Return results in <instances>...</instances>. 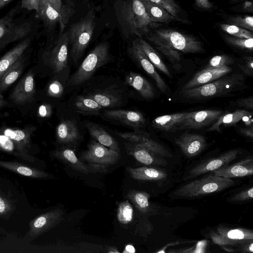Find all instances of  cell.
<instances>
[{
	"instance_id": "obj_10",
	"label": "cell",
	"mask_w": 253,
	"mask_h": 253,
	"mask_svg": "<svg viewBox=\"0 0 253 253\" xmlns=\"http://www.w3.org/2000/svg\"><path fill=\"white\" fill-rule=\"evenodd\" d=\"M36 11V17L42 20L45 26L49 29L53 28L56 23L59 22L61 33L73 10L71 7L65 6L63 11L59 12L48 1L43 0L39 3Z\"/></svg>"
},
{
	"instance_id": "obj_51",
	"label": "cell",
	"mask_w": 253,
	"mask_h": 253,
	"mask_svg": "<svg viewBox=\"0 0 253 253\" xmlns=\"http://www.w3.org/2000/svg\"><path fill=\"white\" fill-rule=\"evenodd\" d=\"M253 198V188L241 191L233 196L231 200L234 202H241L252 199Z\"/></svg>"
},
{
	"instance_id": "obj_14",
	"label": "cell",
	"mask_w": 253,
	"mask_h": 253,
	"mask_svg": "<svg viewBox=\"0 0 253 253\" xmlns=\"http://www.w3.org/2000/svg\"><path fill=\"white\" fill-rule=\"evenodd\" d=\"M223 113L220 110H206L188 112L186 118L178 127L181 129H198L215 122Z\"/></svg>"
},
{
	"instance_id": "obj_22",
	"label": "cell",
	"mask_w": 253,
	"mask_h": 253,
	"mask_svg": "<svg viewBox=\"0 0 253 253\" xmlns=\"http://www.w3.org/2000/svg\"><path fill=\"white\" fill-rule=\"evenodd\" d=\"M232 68L229 66L219 68L204 69L196 73L182 88V90L202 85L211 83L230 73Z\"/></svg>"
},
{
	"instance_id": "obj_7",
	"label": "cell",
	"mask_w": 253,
	"mask_h": 253,
	"mask_svg": "<svg viewBox=\"0 0 253 253\" xmlns=\"http://www.w3.org/2000/svg\"><path fill=\"white\" fill-rule=\"evenodd\" d=\"M212 242L219 246L246 244L253 241L252 230L244 228H229L219 225L216 231L210 234Z\"/></svg>"
},
{
	"instance_id": "obj_42",
	"label": "cell",
	"mask_w": 253,
	"mask_h": 253,
	"mask_svg": "<svg viewBox=\"0 0 253 253\" xmlns=\"http://www.w3.org/2000/svg\"><path fill=\"white\" fill-rule=\"evenodd\" d=\"M17 6L11 9L0 19V44L8 33L14 22V17L17 11Z\"/></svg>"
},
{
	"instance_id": "obj_16",
	"label": "cell",
	"mask_w": 253,
	"mask_h": 253,
	"mask_svg": "<svg viewBox=\"0 0 253 253\" xmlns=\"http://www.w3.org/2000/svg\"><path fill=\"white\" fill-rule=\"evenodd\" d=\"M123 138L145 148L161 156L171 157V154L162 145L152 139L147 134L136 131L134 132H116Z\"/></svg>"
},
{
	"instance_id": "obj_46",
	"label": "cell",
	"mask_w": 253,
	"mask_h": 253,
	"mask_svg": "<svg viewBox=\"0 0 253 253\" xmlns=\"http://www.w3.org/2000/svg\"><path fill=\"white\" fill-rule=\"evenodd\" d=\"M43 0L48 1L51 5L59 12H62L65 7L63 5L61 0H22L21 7L29 10H36L39 3Z\"/></svg>"
},
{
	"instance_id": "obj_12",
	"label": "cell",
	"mask_w": 253,
	"mask_h": 253,
	"mask_svg": "<svg viewBox=\"0 0 253 253\" xmlns=\"http://www.w3.org/2000/svg\"><path fill=\"white\" fill-rule=\"evenodd\" d=\"M129 56L138 64L155 81L157 87L163 93L167 89V86L141 48L137 39L133 41L128 48Z\"/></svg>"
},
{
	"instance_id": "obj_9",
	"label": "cell",
	"mask_w": 253,
	"mask_h": 253,
	"mask_svg": "<svg viewBox=\"0 0 253 253\" xmlns=\"http://www.w3.org/2000/svg\"><path fill=\"white\" fill-rule=\"evenodd\" d=\"M80 158L89 164L109 166L118 162L121 158V154L92 140Z\"/></svg>"
},
{
	"instance_id": "obj_58",
	"label": "cell",
	"mask_w": 253,
	"mask_h": 253,
	"mask_svg": "<svg viewBox=\"0 0 253 253\" xmlns=\"http://www.w3.org/2000/svg\"><path fill=\"white\" fill-rule=\"evenodd\" d=\"M135 250L133 246L131 245H128L126 246L125 250L123 251V253H135Z\"/></svg>"
},
{
	"instance_id": "obj_13",
	"label": "cell",
	"mask_w": 253,
	"mask_h": 253,
	"mask_svg": "<svg viewBox=\"0 0 253 253\" xmlns=\"http://www.w3.org/2000/svg\"><path fill=\"white\" fill-rule=\"evenodd\" d=\"M239 153V150L232 149L224 153L218 157L208 159L192 169L184 180L191 179L227 165L235 160Z\"/></svg>"
},
{
	"instance_id": "obj_2",
	"label": "cell",
	"mask_w": 253,
	"mask_h": 253,
	"mask_svg": "<svg viewBox=\"0 0 253 253\" xmlns=\"http://www.w3.org/2000/svg\"><path fill=\"white\" fill-rule=\"evenodd\" d=\"M234 184L231 178L211 173L179 187L173 191L172 195L177 198H195L223 191Z\"/></svg>"
},
{
	"instance_id": "obj_40",
	"label": "cell",
	"mask_w": 253,
	"mask_h": 253,
	"mask_svg": "<svg viewBox=\"0 0 253 253\" xmlns=\"http://www.w3.org/2000/svg\"><path fill=\"white\" fill-rule=\"evenodd\" d=\"M86 96L94 100L103 108L113 107L120 102L118 96L105 91L89 93Z\"/></svg>"
},
{
	"instance_id": "obj_34",
	"label": "cell",
	"mask_w": 253,
	"mask_h": 253,
	"mask_svg": "<svg viewBox=\"0 0 253 253\" xmlns=\"http://www.w3.org/2000/svg\"><path fill=\"white\" fill-rule=\"evenodd\" d=\"M137 40L146 56L155 67L170 78L171 74L169 71L157 51L142 38H139Z\"/></svg>"
},
{
	"instance_id": "obj_52",
	"label": "cell",
	"mask_w": 253,
	"mask_h": 253,
	"mask_svg": "<svg viewBox=\"0 0 253 253\" xmlns=\"http://www.w3.org/2000/svg\"><path fill=\"white\" fill-rule=\"evenodd\" d=\"M11 205L9 202L0 195V214L3 215L11 210Z\"/></svg>"
},
{
	"instance_id": "obj_26",
	"label": "cell",
	"mask_w": 253,
	"mask_h": 253,
	"mask_svg": "<svg viewBox=\"0 0 253 253\" xmlns=\"http://www.w3.org/2000/svg\"><path fill=\"white\" fill-rule=\"evenodd\" d=\"M126 83L137 90L145 99H150L155 96V92L152 85L139 74L129 73L126 77Z\"/></svg>"
},
{
	"instance_id": "obj_53",
	"label": "cell",
	"mask_w": 253,
	"mask_h": 253,
	"mask_svg": "<svg viewBox=\"0 0 253 253\" xmlns=\"http://www.w3.org/2000/svg\"><path fill=\"white\" fill-rule=\"evenodd\" d=\"M238 105L248 109H253V97L249 96L247 98L240 99L237 101Z\"/></svg>"
},
{
	"instance_id": "obj_23",
	"label": "cell",
	"mask_w": 253,
	"mask_h": 253,
	"mask_svg": "<svg viewBox=\"0 0 253 253\" xmlns=\"http://www.w3.org/2000/svg\"><path fill=\"white\" fill-rule=\"evenodd\" d=\"M56 135L58 142L74 144L81 139L78 126L72 120L62 121L57 126Z\"/></svg>"
},
{
	"instance_id": "obj_21",
	"label": "cell",
	"mask_w": 253,
	"mask_h": 253,
	"mask_svg": "<svg viewBox=\"0 0 253 253\" xmlns=\"http://www.w3.org/2000/svg\"><path fill=\"white\" fill-rule=\"evenodd\" d=\"M104 115L108 119L119 121L137 129L143 127L146 122L143 115L138 111L121 109L106 110L104 112Z\"/></svg>"
},
{
	"instance_id": "obj_17",
	"label": "cell",
	"mask_w": 253,
	"mask_h": 253,
	"mask_svg": "<svg viewBox=\"0 0 253 253\" xmlns=\"http://www.w3.org/2000/svg\"><path fill=\"white\" fill-rule=\"evenodd\" d=\"M175 143L187 158L198 155L207 145L205 137L197 133H184L175 139Z\"/></svg>"
},
{
	"instance_id": "obj_60",
	"label": "cell",
	"mask_w": 253,
	"mask_h": 253,
	"mask_svg": "<svg viewBox=\"0 0 253 253\" xmlns=\"http://www.w3.org/2000/svg\"><path fill=\"white\" fill-rule=\"evenodd\" d=\"M108 253H119L120 252L118 250L117 248L115 247L111 246L109 247L107 251Z\"/></svg>"
},
{
	"instance_id": "obj_38",
	"label": "cell",
	"mask_w": 253,
	"mask_h": 253,
	"mask_svg": "<svg viewBox=\"0 0 253 253\" xmlns=\"http://www.w3.org/2000/svg\"><path fill=\"white\" fill-rule=\"evenodd\" d=\"M127 198L133 204L135 208L142 213L147 212L149 210L150 195L149 193L140 190H130L126 195Z\"/></svg>"
},
{
	"instance_id": "obj_33",
	"label": "cell",
	"mask_w": 253,
	"mask_h": 253,
	"mask_svg": "<svg viewBox=\"0 0 253 253\" xmlns=\"http://www.w3.org/2000/svg\"><path fill=\"white\" fill-rule=\"evenodd\" d=\"M25 59L23 54L0 79V92L6 90L21 74Z\"/></svg>"
},
{
	"instance_id": "obj_11",
	"label": "cell",
	"mask_w": 253,
	"mask_h": 253,
	"mask_svg": "<svg viewBox=\"0 0 253 253\" xmlns=\"http://www.w3.org/2000/svg\"><path fill=\"white\" fill-rule=\"evenodd\" d=\"M53 155L74 170L84 174L105 172L107 171V168L108 167L94 164L84 163L77 157L74 151L69 148H63L56 150L53 152Z\"/></svg>"
},
{
	"instance_id": "obj_29",
	"label": "cell",
	"mask_w": 253,
	"mask_h": 253,
	"mask_svg": "<svg viewBox=\"0 0 253 253\" xmlns=\"http://www.w3.org/2000/svg\"><path fill=\"white\" fill-rule=\"evenodd\" d=\"M126 170L131 178L139 180H160L168 176L167 172L162 169L147 167H127Z\"/></svg>"
},
{
	"instance_id": "obj_27",
	"label": "cell",
	"mask_w": 253,
	"mask_h": 253,
	"mask_svg": "<svg viewBox=\"0 0 253 253\" xmlns=\"http://www.w3.org/2000/svg\"><path fill=\"white\" fill-rule=\"evenodd\" d=\"M30 43V40L26 39L0 58V79L23 54Z\"/></svg>"
},
{
	"instance_id": "obj_31",
	"label": "cell",
	"mask_w": 253,
	"mask_h": 253,
	"mask_svg": "<svg viewBox=\"0 0 253 253\" xmlns=\"http://www.w3.org/2000/svg\"><path fill=\"white\" fill-rule=\"evenodd\" d=\"M252 115V113L245 110L238 109L233 112L223 113L212 125L207 129L208 131L221 132L220 126H231L241 121L246 116Z\"/></svg>"
},
{
	"instance_id": "obj_44",
	"label": "cell",
	"mask_w": 253,
	"mask_h": 253,
	"mask_svg": "<svg viewBox=\"0 0 253 253\" xmlns=\"http://www.w3.org/2000/svg\"><path fill=\"white\" fill-rule=\"evenodd\" d=\"M234 59L226 54L216 55L212 57L205 69L219 68L229 66L234 63Z\"/></svg>"
},
{
	"instance_id": "obj_30",
	"label": "cell",
	"mask_w": 253,
	"mask_h": 253,
	"mask_svg": "<svg viewBox=\"0 0 253 253\" xmlns=\"http://www.w3.org/2000/svg\"><path fill=\"white\" fill-rule=\"evenodd\" d=\"M0 167L28 177L46 178L49 176L48 173L44 171L14 162L0 160Z\"/></svg>"
},
{
	"instance_id": "obj_35",
	"label": "cell",
	"mask_w": 253,
	"mask_h": 253,
	"mask_svg": "<svg viewBox=\"0 0 253 253\" xmlns=\"http://www.w3.org/2000/svg\"><path fill=\"white\" fill-rule=\"evenodd\" d=\"M74 106L77 112L85 115H97L103 107L87 96H78Z\"/></svg>"
},
{
	"instance_id": "obj_28",
	"label": "cell",
	"mask_w": 253,
	"mask_h": 253,
	"mask_svg": "<svg viewBox=\"0 0 253 253\" xmlns=\"http://www.w3.org/2000/svg\"><path fill=\"white\" fill-rule=\"evenodd\" d=\"M150 19L153 22L168 23L175 21H183L180 18L175 17L160 5L149 0H140Z\"/></svg>"
},
{
	"instance_id": "obj_54",
	"label": "cell",
	"mask_w": 253,
	"mask_h": 253,
	"mask_svg": "<svg viewBox=\"0 0 253 253\" xmlns=\"http://www.w3.org/2000/svg\"><path fill=\"white\" fill-rule=\"evenodd\" d=\"M195 4L199 8L210 10L213 7V4L209 0H194Z\"/></svg>"
},
{
	"instance_id": "obj_24",
	"label": "cell",
	"mask_w": 253,
	"mask_h": 253,
	"mask_svg": "<svg viewBox=\"0 0 253 253\" xmlns=\"http://www.w3.org/2000/svg\"><path fill=\"white\" fill-rule=\"evenodd\" d=\"M188 112H181L159 116L152 121L153 126L165 131L178 130V127L186 118Z\"/></svg>"
},
{
	"instance_id": "obj_45",
	"label": "cell",
	"mask_w": 253,
	"mask_h": 253,
	"mask_svg": "<svg viewBox=\"0 0 253 253\" xmlns=\"http://www.w3.org/2000/svg\"><path fill=\"white\" fill-rule=\"evenodd\" d=\"M227 43L234 47L252 52L253 50V38L244 39L232 37H225Z\"/></svg>"
},
{
	"instance_id": "obj_56",
	"label": "cell",
	"mask_w": 253,
	"mask_h": 253,
	"mask_svg": "<svg viewBox=\"0 0 253 253\" xmlns=\"http://www.w3.org/2000/svg\"><path fill=\"white\" fill-rule=\"evenodd\" d=\"M240 132L243 135L253 138V126L248 127L241 128L239 129Z\"/></svg>"
},
{
	"instance_id": "obj_3",
	"label": "cell",
	"mask_w": 253,
	"mask_h": 253,
	"mask_svg": "<svg viewBox=\"0 0 253 253\" xmlns=\"http://www.w3.org/2000/svg\"><path fill=\"white\" fill-rule=\"evenodd\" d=\"M244 81L243 75L236 73L202 85L182 90L181 93L185 98L192 99L218 97L233 91L243 85Z\"/></svg>"
},
{
	"instance_id": "obj_61",
	"label": "cell",
	"mask_w": 253,
	"mask_h": 253,
	"mask_svg": "<svg viewBox=\"0 0 253 253\" xmlns=\"http://www.w3.org/2000/svg\"><path fill=\"white\" fill-rule=\"evenodd\" d=\"M5 101L3 99L2 96H0V108L4 105Z\"/></svg>"
},
{
	"instance_id": "obj_48",
	"label": "cell",
	"mask_w": 253,
	"mask_h": 253,
	"mask_svg": "<svg viewBox=\"0 0 253 253\" xmlns=\"http://www.w3.org/2000/svg\"><path fill=\"white\" fill-rule=\"evenodd\" d=\"M165 9L173 16L180 18L178 14L180 7L174 0H149Z\"/></svg>"
},
{
	"instance_id": "obj_50",
	"label": "cell",
	"mask_w": 253,
	"mask_h": 253,
	"mask_svg": "<svg viewBox=\"0 0 253 253\" xmlns=\"http://www.w3.org/2000/svg\"><path fill=\"white\" fill-rule=\"evenodd\" d=\"M64 88L58 81H54L49 85L48 93L51 96L60 97L63 94Z\"/></svg>"
},
{
	"instance_id": "obj_15",
	"label": "cell",
	"mask_w": 253,
	"mask_h": 253,
	"mask_svg": "<svg viewBox=\"0 0 253 253\" xmlns=\"http://www.w3.org/2000/svg\"><path fill=\"white\" fill-rule=\"evenodd\" d=\"M63 211L58 209L42 214L32 220L28 232L30 237H37L58 224L63 219Z\"/></svg>"
},
{
	"instance_id": "obj_18",
	"label": "cell",
	"mask_w": 253,
	"mask_h": 253,
	"mask_svg": "<svg viewBox=\"0 0 253 253\" xmlns=\"http://www.w3.org/2000/svg\"><path fill=\"white\" fill-rule=\"evenodd\" d=\"M35 94L34 74L29 71L19 81L10 96L11 100L17 104H24L33 101Z\"/></svg>"
},
{
	"instance_id": "obj_47",
	"label": "cell",
	"mask_w": 253,
	"mask_h": 253,
	"mask_svg": "<svg viewBox=\"0 0 253 253\" xmlns=\"http://www.w3.org/2000/svg\"><path fill=\"white\" fill-rule=\"evenodd\" d=\"M229 24L234 25L246 30L253 31V17L252 16H236L230 17L227 20Z\"/></svg>"
},
{
	"instance_id": "obj_37",
	"label": "cell",
	"mask_w": 253,
	"mask_h": 253,
	"mask_svg": "<svg viewBox=\"0 0 253 253\" xmlns=\"http://www.w3.org/2000/svg\"><path fill=\"white\" fill-rule=\"evenodd\" d=\"M2 133L11 139L20 147L26 150V148L30 144V135L34 128L32 127L25 129H1Z\"/></svg>"
},
{
	"instance_id": "obj_25",
	"label": "cell",
	"mask_w": 253,
	"mask_h": 253,
	"mask_svg": "<svg viewBox=\"0 0 253 253\" xmlns=\"http://www.w3.org/2000/svg\"><path fill=\"white\" fill-rule=\"evenodd\" d=\"M85 126L88 133L95 141L120 153L121 150L118 142L104 128L92 122H87Z\"/></svg>"
},
{
	"instance_id": "obj_57",
	"label": "cell",
	"mask_w": 253,
	"mask_h": 253,
	"mask_svg": "<svg viewBox=\"0 0 253 253\" xmlns=\"http://www.w3.org/2000/svg\"><path fill=\"white\" fill-rule=\"evenodd\" d=\"M243 8L245 11L253 12V2L252 1H246L243 4Z\"/></svg>"
},
{
	"instance_id": "obj_55",
	"label": "cell",
	"mask_w": 253,
	"mask_h": 253,
	"mask_svg": "<svg viewBox=\"0 0 253 253\" xmlns=\"http://www.w3.org/2000/svg\"><path fill=\"white\" fill-rule=\"evenodd\" d=\"M39 113L42 117H48L51 113V108L48 105H42L39 107Z\"/></svg>"
},
{
	"instance_id": "obj_20",
	"label": "cell",
	"mask_w": 253,
	"mask_h": 253,
	"mask_svg": "<svg viewBox=\"0 0 253 253\" xmlns=\"http://www.w3.org/2000/svg\"><path fill=\"white\" fill-rule=\"evenodd\" d=\"M211 173L228 178L252 175L253 174V159L248 158L231 165H226L211 171Z\"/></svg>"
},
{
	"instance_id": "obj_43",
	"label": "cell",
	"mask_w": 253,
	"mask_h": 253,
	"mask_svg": "<svg viewBox=\"0 0 253 253\" xmlns=\"http://www.w3.org/2000/svg\"><path fill=\"white\" fill-rule=\"evenodd\" d=\"M220 27L223 31L234 37L244 39L253 38V34L251 31L237 26L229 24H221Z\"/></svg>"
},
{
	"instance_id": "obj_49",
	"label": "cell",
	"mask_w": 253,
	"mask_h": 253,
	"mask_svg": "<svg viewBox=\"0 0 253 253\" xmlns=\"http://www.w3.org/2000/svg\"><path fill=\"white\" fill-rule=\"evenodd\" d=\"M243 73L248 76H253V58L251 56H245L243 63L238 65Z\"/></svg>"
},
{
	"instance_id": "obj_19",
	"label": "cell",
	"mask_w": 253,
	"mask_h": 253,
	"mask_svg": "<svg viewBox=\"0 0 253 253\" xmlns=\"http://www.w3.org/2000/svg\"><path fill=\"white\" fill-rule=\"evenodd\" d=\"M127 154L138 162L148 166H165L167 161L137 144L126 142L125 143Z\"/></svg>"
},
{
	"instance_id": "obj_4",
	"label": "cell",
	"mask_w": 253,
	"mask_h": 253,
	"mask_svg": "<svg viewBox=\"0 0 253 253\" xmlns=\"http://www.w3.org/2000/svg\"><path fill=\"white\" fill-rule=\"evenodd\" d=\"M146 38L157 40L174 50L184 53H198L204 51L203 43L197 38L171 29H154Z\"/></svg>"
},
{
	"instance_id": "obj_62",
	"label": "cell",
	"mask_w": 253,
	"mask_h": 253,
	"mask_svg": "<svg viewBox=\"0 0 253 253\" xmlns=\"http://www.w3.org/2000/svg\"><path fill=\"white\" fill-rule=\"evenodd\" d=\"M241 0H233V1H236V2H238V1H241Z\"/></svg>"
},
{
	"instance_id": "obj_32",
	"label": "cell",
	"mask_w": 253,
	"mask_h": 253,
	"mask_svg": "<svg viewBox=\"0 0 253 253\" xmlns=\"http://www.w3.org/2000/svg\"><path fill=\"white\" fill-rule=\"evenodd\" d=\"M32 24L28 21L18 24L13 22L6 36L0 44V49L28 35L32 29Z\"/></svg>"
},
{
	"instance_id": "obj_8",
	"label": "cell",
	"mask_w": 253,
	"mask_h": 253,
	"mask_svg": "<svg viewBox=\"0 0 253 253\" xmlns=\"http://www.w3.org/2000/svg\"><path fill=\"white\" fill-rule=\"evenodd\" d=\"M69 44L68 33L61 34L53 46L44 53V61L54 74H58L67 67Z\"/></svg>"
},
{
	"instance_id": "obj_63",
	"label": "cell",
	"mask_w": 253,
	"mask_h": 253,
	"mask_svg": "<svg viewBox=\"0 0 253 253\" xmlns=\"http://www.w3.org/2000/svg\"><path fill=\"white\" fill-rule=\"evenodd\" d=\"M2 150V149H1V147H0V150Z\"/></svg>"
},
{
	"instance_id": "obj_41",
	"label": "cell",
	"mask_w": 253,
	"mask_h": 253,
	"mask_svg": "<svg viewBox=\"0 0 253 253\" xmlns=\"http://www.w3.org/2000/svg\"><path fill=\"white\" fill-rule=\"evenodd\" d=\"M133 216V210L128 200L120 202L118 205L117 217L119 222L123 224L130 222Z\"/></svg>"
},
{
	"instance_id": "obj_36",
	"label": "cell",
	"mask_w": 253,
	"mask_h": 253,
	"mask_svg": "<svg viewBox=\"0 0 253 253\" xmlns=\"http://www.w3.org/2000/svg\"><path fill=\"white\" fill-rule=\"evenodd\" d=\"M0 147L2 150L17 157L30 162L34 161V157L27 153V150L19 146L2 133H0Z\"/></svg>"
},
{
	"instance_id": "obj_6",
	"label": "cell",
	"mask_w": 253,
	"mask_h": 253,
	"mask_svg": "<svg viewBox=\"0 0 253 253\" xmlns=\"http://www.w3.org/2000/svg\"><path fill=\"white\" fill-rule=\"evenodd\" d=\"M110 59L109 44L106 42L99 43L88 54L77 71L71 76L68 85L76 86L84 83Z\"/></svg>"
},
{
	"instance_id": "obj_1",
	"label": "cell",
	"mask_w": 253,
	"mask_h": 253,
	"mask_svg": "<svg viewBox=\"0 0 253 253\" xmlns=\"http://www.w3.org/2000/svg\"><path fill=\"white\" fill-rule=\"evenodd\" d=\"M117 20L126 37L135 35L139 38L159 26L150 19L140 0H116Z\"/></svg>"
},
{
	"instance_id": "obj_59",
	"label": "cell",
	"mask_w": 253,
	"mask_h": 253,
	"mask_svg": "<svg viewBox=\"0 0 253 253\" xmlns=\"http://www.w3.org/2000/svg\"><path fill=\"white\" fill-rule=\"evenodd\" d=\"M11 0H0V10L5 6Z\"/></svg>"
},
{
	"instance_id": "obj_5",
	"label": "cell",
	"mask_w": 253,
	"mask_h": 253,
	"mask_svg": "<svg viewBox=\"0 0 253 253\" xmlns=\"http://www.w3.org/2000/svg\"><path fill=\"white\" fill-rule=\"evenodd\" d=\"M95 24V14L91 9L84 17L72 25L67 32L69 43L71 45V56L74 62L81 57L89 44Z\"/></svg>"
},
{
	"instance_id": "obj_39",
	"label": "cell",
	"mask_w": 253,
	"mask_h": 253,
	"mask_svg": "<svg viewBox=\"0 0 253 253\" xmlns=\"http://www.w3.org/2000/svg\"><path fill=\"white\" fill-rule=\"evenodd\" d=\"M147 39L154 45L159 51L168 58L175 68L178 69L180 67V62L181 55L180 52L172 49L157 40L150 38H147Z\"/></svg>"
}]
</instances>
